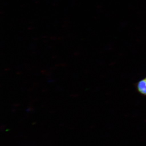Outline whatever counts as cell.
I'll return each mask as SVG.
<instances>
[{"label": "cell", "instance_id": "obj_2", "mask_svg": "<svg viewBox=\"0 0 146 146\" xmlns=\"http://www.w3.org/2000/svg\"><path fill=\"white\" fill-rule=\"evenodd\" d=\"M145 80H146V77H145Z\"/></svg>", "mask_w": 146, "mask_h": 146}, {"label": "cell", "instance_id": "obj_1", "mask_svg": "<svg viewBox=\"0 0 146 146\" xmlns=\"http://www.w3.org/2000/svg\"><path fill=\"white\" fill-rule=\"evenodd\" d=\"M136 91L143 96H146V80L145 78L141 79L135 84Z\"/></svg>", "mask_w": 146, "mask_h": 146}]
</instances>
